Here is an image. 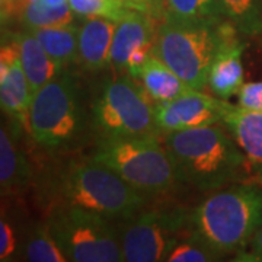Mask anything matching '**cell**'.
Returning a JSON list of instances; mask_svg holds the SVG:
<instances>
[{
	"instance_id": "3957f363",
	"label": "cell",
	"mask_w": 262,
	"mask_h": 262,
	"mask_svg": "<svg viewBox=\"0 0 262 262\" xmlns=\"http://www.w3.org/2000/svg\"><path fill=\"white\" fill-rule=\"evenodd\" d=\"M91 127L99 140L160 139L156 103L131 76L110 77L91 108Z\"/></svg>"
},
{
	"instance_id": "ac0fdd59",
	"label": "cell",
	"mask_w": 262,
	"mask_h": 262,
	"mask_svg": "<svg viewBox=\"0 0 262 262\" xmlns=\"http://www.w3.org/2000/svg\"><path fill=\"white\" fill-rule=\"evenodd\" d=\"M31 168L19 149L13 127L2 125L0 130V187L2 195L16 192L28 184Z\"/></svg>"
},
{
	"instance_id": "ffe728a7",
	"label": "cell",
	"mask_w": 262,
	"mask_h": 262,
	"mask_svg": "<svg viewBox=\"0 0 262 262\" xmlns=\"http://www.w3.org/2000/svg\"><path fill=\"white\" fill-rule=\"evenodd\" d=\"M19 15L27 29L67 27L75 20V12L69 3L61 6H48L42 0H20Z\"/></svg>"
},
{
	"instance_id": "5b68a950",
	"label": "cell",
	"mask_w": 262,
	"mask_h": 262,
	"mask_svg": "<svg viewBox=\"0 0 262 262\" xmlns=\"http://www.w3.org/2000/svg\"><path fill=\"white\" fill-rule=\"evenodd\" d=\"M86 120L77 77L63 70L32 96L28 130L38 144L47 149H61L77 141Z\"/></svg>"
},
{
	"instance_id": "8fae6325",
	"label": "cell",
	"mask_w": 262,
	"mask_h": 262,
	"mask_svg": "<svg viewBox=\"0 0 262 262\" xmlns=\"http://www.w3.org/2000/svg\"><path fill=\"white\" fill-rule=\"evenodd\" d=\"M32 92L20 63L16 41L3 44L0 53V103L3 113L28 127Z\"/></svg>"
},
{
	"instance_id": "8992f818",
	"label": "cell",
	"mask_w": 262,
	"mask_h": 262,
	"mask_svg": "<svg viewBox=\"0 0 262 262\" xmlns=\"http://www.w3.org/2000/svg\"><path fill=\"white\" fill-rule=\"evenodd\" d=\"M61 191L67 204L110 220L133 217L144 204V192L94 158L75 162L67 168Z\"/></svg>"
},
{
	"instance_id": "4fadbf2b",
	"label": "cell",
	"mask_w": 262,
	"mask_h": 262,
	"mask_svg": "<svg viewBox=\"0 0 262 262\" xmlns=\"http://www.w3.org/2000/svg\"><path fill=\"white\" fill-rule=\"evenodd\" d=\"M239 34L236 27L229 31L210 67L207 86L220 99L233 96L244 86L242 56L246 44L239 38Z\"/></svg>"
},
{
	"instance_id": "7402d4cb",
	"label": "cell",
	"mask_w": 262,
	"mask_h": 262,
	"mask_svg": "<svg viewBox=\"0 0 262 262\" xmlns=\"http://www.w3.org/2000/svg\"><path fill=\"white\" fill-rule=\"evenodd\" d=\"M225 19L232 22L241 34H262V0H217Z\"/></svg>"
},
{
	"instance_id": "5bb4252c",
	"label": "cell",
	"mask_w": 262,
	"mask_h": 262,
	"mask_svg": "<svg viewBox=\"0 0 262 262\" xmlns=\"http://www.w3.org/2000/svg\"><path fill=\"white\" fill-rule=\"evenodd\" d=\"M222 122L244 151L249 166L262 177V113L232 105Z\"/></svg>"
},
{
	"instance_id": "9a60e30c",
	"label": "cell",
	"mask_w": 262,
	"mask_h": 262,
	"mask_svg": "<svg viewBox=\"0 0 262 262\" xmlns=\"http://www.w3.org/2000/svg\"><path fill=\"white\" fill-rule=\"evenodd\" d=\"M117 22L105 18H88L79 27V61L89 72H99L110 64Z\"/></svg>"
},
{
	"instance_id": "484cf974",
	"label": "cell",
	"mask_w": 262,
	"mask_h": 262,
	"mask_svg": "<svg viewBox=\"0 0 262 262\" xmlns=\"http://www.w3.org/2000/svg\"><path fill=\"white\" fill-rule=\"evenodd\" d=\"M122 5L130 10L144 13L156 22L163 20L166 16V3L165 0H120Z\"/></svg>"
},
{
	"instance_id": "9c48e42d",
	"label": "cell",
	"mask_w": 262,
	"mask_h": 262,
	"mask_svg": "<svg viewBox=\"0 0 262 262\" xmlns=\"http://www.w3.org/2000/svg\"><path fill=\"white\" fill-rule=\"evenodd\" d=\"M122 256L127 262L166 261L173 248L196 233L191 213L151 211L124 219L118 227Z\"/></svg>"
},
{
	"instance_id": "7a4b0ae2",
	"label": "cell",
	"mask_w": 262,
	"mask_h": 262,
	"mask_svg": "<svg viewBox=\"0 0 262 262\" xmlns=\"http://www.w3.org/2000/svg\"><path fill=\"white\" fill-rule=\"evenodd\" d=\"M194 230L226 253L242 251L262 229V189L241 185L215 192L191 211Z\"/></svg>"
},
{
	"instance_id": "4316f807",
	"label": "cell",
	"mask_w": 262,
	"mask_h": 262,
	"mask_svg": "<svg viewBox=\"0 0 262 262\" xmlns=\"http://www.w3.org/2000/svg\"><path fill=\"white\" fill-rule=\"evenodd\" d=\"M239 94V106L262 113V82L244 83Z\"/></svg>"
},
{
	"instance_id": "1f68e13d",
	"label": "cell",
	"mask_w": 262,
	"mask_h": 262,
	"mask_svg": "<svg viewBox=\"0 0 262 262\" xmlns=\"http://www.w3.org/2000/svg\"><path fill=\"white\" fill-rule=\"evenodd\" d=\"M258 181H259V182L262 184V177H258Z\"/></svg>"
},
{
	"instance_id": "ba28073f",
	"label": "cell",
	"mask_w": 262,
	"mask_h": 262,
	"mask_svg": "<svg viewBox=\"0 0 262 262\" xmlns=\"http://www.w3.org/2000/svg\"><path fill=\"white\" fill-rule=\"evenodd\" d=\"M159 140H99L92 158L144 194L166 192L175 185L177 177L165 144Z\"/></svg>"
},
{
	"instance_id": "2e32d148",
	"label": "cell",
	"mask_w": 262,
	"mask_h": 262,
	"mask_svg": "<svg viewBox=\"0 0 262 262\" xmlns=\"http://www.w3.org/2000/svg\"><path fill=\"white\" fill-rule=\"evenodd\" d=\"M133 79L140 80V84L155 103L172 101L181 95L192 91L166 63L151 54L141 66Z\"/></svg>"
},
{
	"instance_id": "52a82bcc",
	"label": "cell",
	"mask_w": 262,
	"mask_h": 262,
	"mask_svg": "<svg viewBox=\"0 0 262 262\" xmlns=\"http://www.w3.org/2000/svg\"><path fill=\"white\" fill-rule=\"evenodd\" d=\"M47 227L69 261H124L118 230L110 219L66 203L53 211Z\"/></svg>"
},
{
	"instance_id": "4dcf8cb0",
	"label": "cell",
	"mask_w": 262,
	"mask_h": 262,
	"mask_svg": "<svg viewBox=\"0 0 262 262\" xmlns=\"http://www.w3.org/2000/svg\"><path fill=\"white\" fill-rule=\"evenodd\" d=\"M19 2H20V0H2V5H3V6L6 5V6L9 8L10 5H18Z\"/></svg>"
},
{
	"instance_id": "603a6c76",
	"label": "cell",
	"mask_w": 262,
	"mask_h": 262,
	"mask_svg": "<svg viewBox=\"0 0 262 262\" xmlns=\"http://www.w3.org/2000/svg\"><path fill=\"white\" fill-rule=\"evenodd\" d=\"M225 253L215 249L214 246L207 244L198 233L181 241L173 251L169 253V262H211L220 261Z\"/></svg>"
},
{
	"instance_id": "f546056e",
	"label": "cell",
	"mask_w": 262,
	"mask_h": 262,
	"mask_svg": "<svg viewBox=\"0 0 262 262\" xmlns=\"http://www.w3.org/2000/svg\"><path fill=\"white\" fill-rule=\"evenodd\" d=\"M44 3H47L48 6H61L69 3V0H42Z\"/></svg>"
},
{
	"instance_id": "277c9868",
	"label": "cell",
	"mask_w": 262,
	"mask_h": 262,
	"mask_svg": "<svg viewBox=\"0 0 262 262\" xmlns=\"http://www.w3.org/2000/svg\"><path fill=\"white\" fill-rule=\"evenodd\" d=\"M227 19L219 24H191L165 18L158 27L153 54L160 58L192 89L208 83L210 67L229 31Z\"/></svg>"
},
{
	"instance_id": "cb8c5ba5",
	"label": "cell",
	"mask_w": 262,
	"mask_h": 262,
	"mask_svg": "<svg viewBox=\"0 0 262 262\" xmlns=\"http://www.w3.org/2000/svg\"><path fill=\"white\" fill-rule=\"evenodd\" d=\"M25 256L32 262H66L64 252L57 245L47 226L39 227L25 245Z\"/></svg>"
},
{
	"instance_id": "6da1fadb",
	"label": "cell",
	"mask_w": 262,
	"mask_h": 262,
	"mask_svg": "<svg viewBox=\"0 0 262 262\" xmlns=\"http://www.w3.org/2000/svg\"><path fill=\"white\" fill-rule=\"evenodd\" d=\"M163 144L177 182L198 191H214L239 182L251 168L233 137L217 124L165 134Z\"/></svg>"
},
{
	"instance_id": "d6986e66",
	"label": "cell",
	"mask_w": 262,
	"mask_h": 262,
	"mask_svg": "<svg viewBox=\"0 0 262 262\" xmlns=\"http://www.w3.org/2000/svg\"><path fill=\"white\" fill-rule=\"evenodd\" d=\"M48 56L64 69L79 57V27H51V28H29Z\"/></svg>"
},
{
	"instance_id": "e0dca14e",
	"label": "cell",
	"mask_w": 262,
	"mask_h": 262,
	"mask_svg": "<svg viewBox=\"0 0 262 262\" xmlns=\"http://www.w3.org/2000/svg\"><path fill=\"white\" fill-rule=\"evenodd\" d=\"M15 41L18 44L20 63L28 77L31 92L34 96L39 88H42L51 79L60 75L64 69L48 56V53L41 46L37 37L28 29L25 32L18 34L15 37Z\"/></svg>"
},
{
	"instance_id": "d4e9b609",
	"label": "cell",
	"mask_w": 262,
	"mask_h": 262,
	"mask_svg": "<svg viewBox=\"0 0 262 262\" xmlns=\"http://www.w3.org/2000/svg\"><path fill=\"white\" fill-rule=\"evenodd\" d=\"M69 5L77 16L105 18L121 20L128 10L120 0H69Z\"/></svg>"
},
{
	"instance_id": "83f0119b",
	"label": "cell",
	"mask_w": 262,
	"mask_h": 262,
	"mask_svg": "<svg viewBox=\"0 0 262 262\" xmlns=\"http://www.w3.org/2000/svg\"><path fill=\"white\" fill-rule=\"evenodd\" d=\"M16 241L10 225L2 219L0 222V261H8L9 256L15 252Z\"/></svg>"
},
{
	"instance_id": "f1b7e54d",
	"label": "cell",
	"mask_w": 262,
	"mask_h": 262,
	"mask_svg": "<svg viewBox=\"0 0 262 262\" xmlns=\"http://www.w3.org/2000/svg\"><path fill=\"white\" fill-rule=\"evenodd\" d=\"M252 259L262 261V229L255 234L252 239V253H251Z\"/></svg>"
},
{
	"instance_id": "44dd1931",
	"label": "cell",
	"mask_w": 262,
	"mask_h": 262,
	"mask_svg": "<svg viewBox=\"0 0 262 262\" xmlns=\"http://www.w3.org/2000/svg\"><path fill=\"white\" fill-rule=\"evenodd\" d=\"M165 18L191 24H219L225 16L217 0H165Z\"/></svg>"
},
{
	"instance_id": "30bf717a",
	"label": "cell",
	"mask_w": 262,
	"mask_h": 262,
	"mask_svg": "<svg viewBox=\"0 0 262 262\" xmlns=\"http://www.w3.org/2000/svg\"><path fill=\"white\" fill-rule=\"evenodd\" d=\"M232 103L192 89L168 102L156 103V118L162 136L222 122Z\"/></svg>"
},
{
	"instance_id": "7c38bea8",
	"label": "cell",
	"mask_w": 262,
	"mask_h": 262,
	"mask_svg": "<svg viewBox=\"0 0 262 262\" xmlns=\"http://www.w3.org/2000/svg\"><path fill=\"white\" fill-rule=\"evenodd\" d=\"M155 19L144 13L128 10V13L117 22L114 34L110 64L120 72H127L130 58L139 51H153L158 29Z\"/></svg>"
}]
</instances>
